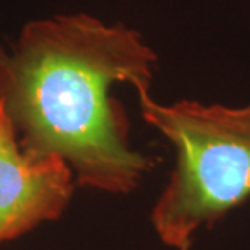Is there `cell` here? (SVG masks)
<instances>
[{
    "instance_id": "1",
    "label": "cell",
    "mask_w": 250,
    "mask_h": 250,
    "mask_svg": "<svg viewBox=\"0 0 250 250\" xmlns=\"http://www.w3.org/2000/svg\"><path fill=\"white\" fill-rule=\"evenodd\" d=\"M156 61L124 24L86 13L39 20L0 49V104L24 153L67 163L82 187L128 193L153 161L130 146L127 116L111 89L130 83L149 91Z\"/></svg>"
},
{
    "instance_id": "2",
    "label": "cell",
    "mask_w": 250,
    "mask_h": 250,
    "mask_svg": "<svg viewBox=\"0 0 250 250\" xmlns=\"http://www.w3.org/2000/svg\"><path fill=\"white\" fill-rule=\"evenodd\" d=\"M142 116L174 145L176 167L151 213L158 237L177 250L192 247L200 228L250 197V104H159L138 91Z\"/></svg>"
},
{
    "instance_id": "3",
    "label": "cell",
    "mask_w": 250,
    "mask_h": 250,
    "mask_svg": "<svg viewBox=\"0 0 250 250\" xmlns=\"http://www.w3.org/2000/svg\"><path fill=\"white\" fill-rule=\"evenodd\" d=\"M73 179L67 163L23 151L0 104V244L61 216L73 195Z\"/></svg>"
}]
</instances>
